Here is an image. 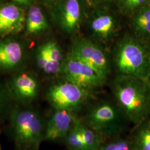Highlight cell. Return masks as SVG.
I'll list each match as a JSON object with an SVG mask.
<instances>
[{
    "label": "cell",
    "instance_id": "1",
    "mask_svg": "<svg viewBox=\"0 0 150 150\" xmlns=\"http://www.w3.org/2000/svg\"><path fill=\"white\" fill-rule=\"evenodd\" d=\"M110 88L128 121L136 125L150 118V79L117 75Z\"/></svg>",
    "mask_w": 150,
    "mask_h": 150
},
{
    "label": "cell",
    "instance_id": "2",
    "mask_svg": "<svg viewBox=\"0 0 150 150\" xmlns=\"http://www.w3.org/2000/svg\"><path fill=\"white\" fill-rule=\"evenodd\" d=\"M113 62L117 75L150 79L147 45L132 35L120 39L113 50Z\"/></svg>",
    "mask_w": 150,
    "mask_h": 150
},
{
    "label": "cell",
    "instance_id": "3",
    "mask_svg": "<svg viewBox=\"0 0 150 150\" xmlns=\"http://www.w3.org/2000/svg\"><path fill=\"white\" fill-rule=\"evenodd\" d=\"M10 125L17 149L39 150L44 141L46 122L36 110L17 106L10 112Z\"/></svg>",
    "mask_w": 150,
    "mask_h": 150
},
{
    "label": "cell",
    "instance_id": "4",
    "mask_svg": "<svg viewBox=\"0 0 150 150\" xmlns=\"http://www.w3.org/2000/svg\"><path fill=\"white\" fill-rule=\"evenodd\" d=\"M82 120L103 139L119 136L127 121L117 103L110 101L95 103Z\"/></svg>",
    "mask_w": 150,
    "mask_h": 150
},
{
    "label": "cell",
    "instance_id": "5",
    "mask_svg": "<svg viewBox=\"0 0 150 150\" xmlns=\"http://www.w3.org/2000/svg\"><path fill=\"white\" fill-rule=\"evenodd\" d=\"M93 96V92L64 79L51 85L46 93V100L54 110H66L75 113Z\"/></svg>",
    "mask_w": 150,
    "mask_h": 150
},
{
    "label": "cell",
    "instance_id": "6",
    "mask_svg": "<svg viewBox=\"0 0 150 150\" xmlns=\"http://www.w3.org/2000/svg\"><path fill=\"white\" fill-rule=\"evenodd\" d=\"M60 75L65 80L92 92L101 88L106 82L90 66L71 52L64 57Z\"/></svg>",
    "mask_w": 150,
    "mask_h": 150
},
{
    "label": "cell",
    "instance_id": "7",
    "mask_svg": "<svg viewBox=\"0 0 150 150\" xmlns=\"http://www.w3.org/2000/svg\"><path fill=\"white\" fill-rule=\"evenodd\" d=\"M71 52L95 70L106 81L111 71L110 61L103 46L90 38H76L71 47Z\"/></svg>",
    "mask_w": 150,
    "mask_h": 150
},
{
    "label": "cell",
    "instance_id": "8",
    "mask_svg": "<svg viewBox=\"0 0 150 150\" xmlns=\"http://www.w3.org/2000/svg\"><path fill=\"white\" fill-rule=\"evenodd\" d=\"M5 86L10 100L21 105H27L33 101L40 91L38 77L29 71L15 74Z\"/></svg>",
    "mask_w": 150,
    "mask_h": 150
},
{
    "label": "cell",
    "instance_id": "9",
    "mask_svg": "<svg viewBox=\"0 0 150 150\" xmlns=\"http://www.w3.org/2000/svg\"><path fill=\"white\" fill-rule=\"evenodd\" d=\"M86 25L90 38L101 46L111 43L121 29L117 18L108 12L93 15L88 20Z\"/></svg>",
    "mask_w": 150,
    "mask_h": 150
},
{
    "label": "cell",
    "instance_id": "10",
    "mask_svg": "<svg viewBox=\"0 0 150 150\" xmlns=\"http://www.w3.org/2000/svg\"><path fill=\"white\" fill-rule=\"evenodd\" d=\"M64 57L61 46L54 40L40 44L35 52V61L38 69L48 76L60 75Z\"/></svg>",
    "mask_w": 150,
    "mask_h": 150
},
{
    "label": "cell",
    "instance_id": "11",
    "mask_svg": "<svg viewBox=\"0 0 150 150\" xmlns=\"http://www.w3.org/2000/svg\"><path fill=\"white\" fill-rule=\"evenodd\" d=\"M83 20L80 0H64L54 15L56 25L68 35H74L79 32Z\"/></svg>",
    "mask_w": 150,
    "mask_h": 150
},
{
    "label": "cell",
    "instance_id": "12",
    "mask_svg": "<svg viewBox=\"0 0 150 150\" xmlns=\"http://www.w3.org/2000/svg\"><path fill=\"white\" fill-rule=\"evenodd\" d=\"M76 113L66 110H54L46 122L44 141H56L64 139L72 127Z\"/></svg>",
    "mask_w": 150,
    "mask_h": 150
},
{
    "label": "cell",
    "instance_id": "13",
    "mask_svg": "<svg viewBox=\"0 0 150 150\" xmlns=\"http://www.w3.org/2000/svg\"><path fill=\"white\" fill-rule=\"evenodd\" d=\"M25 11L13 4L0 6V37L16 35L25 29Z\"/></svg>",
    "mask_w": 150,
    "mask_h": 150
},
{
    "label": "cell",
    "instance_id": "14",
    "mask_svg": "<svg viewBox=\"0 0 150 150\" xmlns=\"http://www.w3.org/2000/svg\"><path fill=\"white\" fill-rule=\"evenodd\" d=\"M25 57V47L17 40L6 38L0 41V72L16 70L23 63Z\"/></svg>",
    "mask_w": 150,
    "mask_h": 150
},
{
    "label": "cell",
    "instance_id": "15",
    "mask_svg": "<svg viewBox=\"0 0 150 150\" xmlns=\"http://www.w3.org/2000/svg\"><path fill=\"white\" fill-rule=\"evenodd\" d=\"M130 26L132 36L142 42L150 43V5L140 8L132 14Z\"/></svg>",
    "mask_w": 150,
    "mask_h": 150
},
{
    "label": "cell",
    "instance_id": "16",
    "mask_svg": "<svg viewBox=\"0 0 150 150\" xmlns=\"http://www.w3.org/2000/svg\"><path fill=\"white\" fill-rule=\"evenodd\" d=\"M49 29L47 20L38 6L30 7L26 16L25 31L28 36L34 37L46 32Z\"/></svg>",
    "mask_w": 150,
    "mask_h": 150
},
{
    "label": "cell",
    "instance_id": "17",
    "mask_svg": "<svg viewBox=\"0 0 150 150\" xmlns=\"http://www.w3.org/2000/svg\"><path fill=\"white\" fill-rule=\"evenodd\" d=\"M129 139L134 150H150V118L134 125Z\"/></svg>",
    "mask_w": 150,
    "mask_h": 150
},
{
    "label": "cell",
    "instance_id": "18",
    "mask_svg": "<svg viewBox=\"0 0 150 150\" xmlns=\"http://www.w3.org/2000/svg\"><path fill=\"white\" fill-rule=\"evenodd\" d=\"M77 124L81 136L88 150H99L103 139L92 129L87 126L82 119L77 117Z\"/></svg>",
    "mask_w": 150,
    "mask_h": 150
},
{
    "label": "cell",
    "instance_id": "19",
    "mask_svg": "<svg viewBox=\"0 0 150 150\" xmlns=\"http://www.w3.org/2000/svg\"><path fill=\"white\" fill-rule=\"evenodd\" d=\"M77 116L66 136L64 139L65 144L70 150H88L85 145L77 124Z\"/></svg>",
    "mask_w": 150,
    "mask_h": 150
},
{
    "label": "cell",
    "instance_id": "20",
    "mask_svg": "<svg viewBox=\"0 0 150 150\" xmlns=\"http://www.w3.org/2000/svg\"><path fill=\"white\" fill-rule=\"evenodd\" d=\"M99 150H134L130 139L115 137L103 142Z\"/></svg>",
    "mask_w": 150,
    "mask_h": 150
},
{
    "label": "cell",
    "instance_id": "21",
    "mask_svg": "<svg viewBox=\"0 0 150 150\" xmlns=\"http://www.w3.org/2000/svg\"><path fill=\"white\" fill-rule=\"evenodd\" d=\"M149 1V0H119L123 12L131 15L140 8L148 4Z\"/></svg>",
    "mask_w": 150,
    "mask_h": 150
},
{
    "label": "cell",
    "instance_id": "22",
    "mask_svg": "<svg viewBox=\"0 0 150 150\" xmlns=\"http://www.w3.org/2000/svg\"><path fill=\"white\" fill-rule=\"evenodd\" d=\"M10 98L8 95L5 85L0 82V117L4 112L8 100Z\"/></svg>",
    "mask_w": 150,
    "mask_h": 150
},
{
    "label": "cell",
    "instance_id": "23",
    "mask_svg": "<svg viewBox=\"0 0 150 150\" xmlns=\"http://www.w3.org/2000/svg\"><path fill=\"white\" fill-rule=\"evenodd\" d=\"M13 2L21 5H30L31 4L32 0H12Z\"/></svg>",
    "mask_w": 150,
    "mask_h": 150
},
{
    "label": "cell",
    "instance_id": "24",
    "mask_svg": "<svg viewBox=\"0 0 150 150\" xmlns=\"http://www.w3.org/2000/svg\"><path fill=\"white\" fill-rule=\"evenodd\" d=\"M147 48H148V51H149V59H150V43L147 45Z\"/></svg>",
    "mask_w": 150,
    "mask_h": 150
},
{
    "label": "cell",
    "instance_id": "25",
    "mask_svg": "<svg viewBox=\"0 0 150 150\" xmlns=\"http://www.w3.org/2000/svg\"><path fill=\"white\" fill-rule=\"evenodd\" d=\"M98 1H101L103 2H110L111 1H112L113 0H97Z\"/></svg>",
    "mask_w": 150,
    "mask_h": 150
},
{
    "label": "cell",
    "instance_id": "26",
    "mask_svg": "<svg viewBox=\"0 0 150 150\" xmlns=\"http://www.w3.org/2000/svg\"><path fill=\"white\" fill-rule=\"evenodd\" d=\"M17 150H33L31 149H18Z\"/></svg>",
    "mask_w": 150,
    "mask_h": 150
},
{
    "label": "cell",
    "instance_id": "27",
    "mask_svg": "<svg viewBox=\"0 0 150 150\" xmlns=\"http://www.w3.org/2000/svg\"><path fill=\"white\" fill-rule=\"evenodd\" d=\"M0 135H1V131H0ZM0 150H2V149H1V142H0Z\"/></svg>",
    "mask_w": 150,
    "mask_h": 150
},
{
    "label": "cell",
    "instance_id": "28",
    "mask_svg": "<svg viewBox=\"0 0 150 150\" xmlns=\"http://www.w3.org/2000/svg\"><path fill=\"white\" fill-rule=\"evenodd\" d=\"M148 4H149V5H150V0H149V3H148Z\"/></svg>",
    "mask_w": 150,
    "mask_h": 150
},
{
    "label": "cell",
    "instance_id": "29",
    "mask_svg": "<svg viewBox=\"0 0 150 150\" xmlns=\"http://www.w3.org/2000/svg\"><path fill=\"white\" fill-rule=\"evenodd\" d=\"M46 1H54V0H46Z\"/></svg>",
    "mask_w": 150,
    "mask_h": 150
},
{
    "label": "cell",
    "instance_id": "30",
    "mask_svg": "<svg viewBox=\"0 0 150 150\" xmlns=\"http://www.w3.org/2000/svg\"><path fill=\"white\" fill-rule=\"evenodd\" d=\"M2 1V0H0V2H1V1Z\"/></svg>",
    "mask_w": 150,
    "mask_h": 150
}]
</instances>
